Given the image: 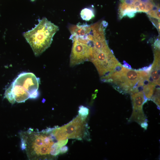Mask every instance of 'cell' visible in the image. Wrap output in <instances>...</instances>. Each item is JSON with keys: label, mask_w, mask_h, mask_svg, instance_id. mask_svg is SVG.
I'll return each mask as SVG.
<instances>
[{"label": "cell", "mask_w": 160, "mask_h": 160, "mask_svg": "<svg viewBox=\"0 0 160 160\" xmlns=\"http://www.w3.org/2000/svg\"><path fill=\"white\" fill-rule=\"evenodd\" d=\"M133 105V112L129 121H135L140 126L148 124L147 119L143 110V105L148 99L142 91H138L131 94Z\"/></svg>", "instance_id": "obj_7"}, {"label": "cell", "mask_w": 160, "mask_h": 160, "mask_svg": "<svg viewBox=\"0 0 160 160\" xmlns=\"http://www.w3.org/2000/svg\"><path fill=\"white\" fill-rule=\"evenodd\" d=\"M150 82L160 86V55H154L153 62L149 73Z\"/></svg>", "instance_id": "obj_9"}, {"label": "cell", "mask_w": 160, "mask_h": 160, "mask_svg": "<svg viewBox=\"0 0 160 160\" xmlns=\"http://www.w3.org/2000/svg\"><path fill=\"white\" fill-rule=\"evenodd\" d=\"M68 150V147L65 145L63 146L61 148L60 153L62 154L66 152Z\"/></svg>", "instance_id": "obj_12"}, {"label": "cell", "mask_w": 160, "mask_h": 160, "mask_svg": "<svg viewBox=\"0 0 160 160\" xmlns=\"http://www.w3.org/2000/svg\"><path fill=\"white\" fill-rule=\"evenodd\" d=\"M92 49L91 61L95 66L100 77L112 72L120 64L108 46L100 49Z\"/></svg>", "instance_id": "obj_4"}, {"label": "cell", "mask_w": 160, "mask_h": 160, "mask_svg": "<svg viewBox=\"0 0 160 160\" xmlns=\"http://www.w3.org/2000/svg\"><path fill=\"white\" fill-rule=\"evenodd\" d=\"M149 73L143 71L127 69L120 64L107 76L101 78L102 81L111 83L119 92L130 94L142 90Z\"/></svg>", "instance_id": "obj_1"}, {"label": "cell", "mask_w": 160, "mask_h": 160, "mask_svg": "<svg viewBox=\"0 0 160 160\" xmlns=\"http://www.w3.org/2000/svg\"><path fill=\"white\" fill-rule=\"evenodd\" d=\"M85 119L79 115L63 126L52 128V133L58 141L70 138L81 140L85 130Z\"/></svg>", "instance_id": "obj_5"}, {"label": "cell", "mask_w": 160, "mask_h": 160, "mask_svg": "<svg viewBox=\"0 0 160 160\" xmlns=\"http://www.w3.org/2000/svg\"></svg>", "instance_id": "obj_14"}, {"label": "cell", "mask_w": 160, "mask_h": 160, "mask_svg": "<svg viewBox=\"0 0 160 160\" xmlns=\"http://www.w3.org/2000/svg\"><path fill=\"white\" fill-rule=\"evenodd\" d=\"M89 110L87 107L81 105L79 107L78 112L79 115L84 119L87 118L89 113Z\"/></svg>", "instance_id": "obj_11"}, {"label": "cell", "mask_w": 160, "mask_h": 160, "mask_svg": "<svg viewBox=\"0 0 160 160\" xmlns=\"http://www.w3.org/2000/svg\"><path fill=\"white\" fill-rule=\"evenodd\" d=\"M73 45L70 55V66H74L91 61L92 57V49L90 44H85L75 40H72Z\"/></svg>", "instance_id": "obj_6"}, {"label": "cell", "mask_w": 160, "mask_h": 160, "mask_svg": "<svg viewBox=\"0 0 160 160\" xmlns=\"http://www.w3.org/2000/svg\"><path fill=\"white\" fill-rule=\"evenodd\" d=\"M39 81L33 73L24 72L19 74L13 82L22 86L30 94V98L34 99L39 95Z\"/></svg>", "instance_id": "obj_8"}, {"label": "cell", "mask_w": 160, "mask_h": 160, "mask_svg": "<svg viewBox=\"0 0 160 160\" xmlns=\"http://www.w3.org/2000/svg\"><path fill=\"white\" fill-rule=\"evenodd\" d=\"M80 15L81 18L86 21L90 20L95 17L93 11L92 9L88 8L83 9L80 12Z\"/></svg>", "instance_id": "obj_10"}, {"label": "cell", "mask_w": 160, "mask_h": 160, "mask_svg": "<svg viewBox=\"0 0 160 160\" xmlns=\"http://www.w3.org/2000/svg\"><path fill=\"white\" fill-rule=\"evenodd\" d=\"M146 13L153 23L159 22V0H120L119 17H134L137 13Z\"/></svg>", "instance_id": "obj_3"}, {"label": "cell", "mask_w": 160, "mask_h": 160, "mask_svg": "<svg viewBox=\"0 0 160 160\" xmlns=\"http://www.w3.org/2000/svg\"><path fill=\"white\" fill-rule=\"evenodd\" d=\"M59 27L46 17L39 20L38 24L32 29L23 33L35 55L38 56L49 47Z\"/></svg>", "instance_id": "obj_2"}, {"label": "cell", "mask_w": 160, "mask_h": 160, "mask_svg": "<svg viewBox=\"0 0 160 160\" xmlns=\"http://www.w3.org/2000/svg\"><path fill=\"white\" fill-rule=\"evenodd\" d=\"M31 0V1H34L35 0Z\"/></svg>", "instance_id": "obj_13"}]
</instances>
